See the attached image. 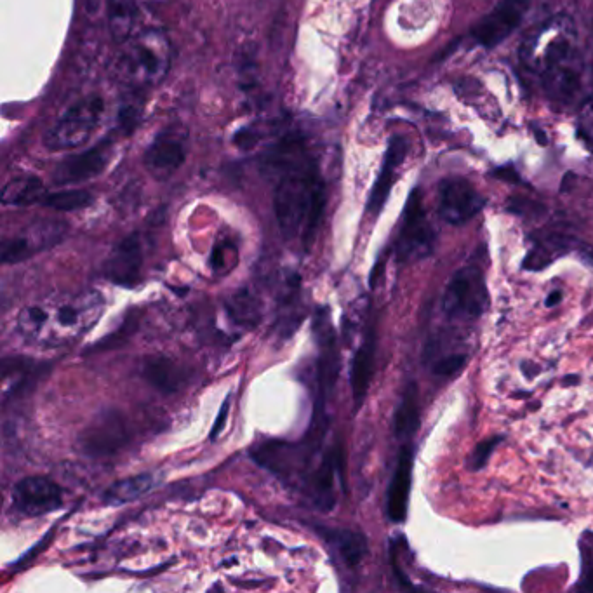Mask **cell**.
Wrapping results in <instances>:
<instances>
[{
	"label": "cell",
	"mask_w": 593,
	"mask_h": 593,
	"mask_svg": "<svg viewBox=\"0 0 593 593\" xmlns=\"http://www.w3.org/2000/svg\"><path fill=\"white\" fill-rule=\"evenodd\" d=\"M320 338V388L322 394L331 392L338 378V352H336V341H334L333 331L326 320H320V326L317 324Z\"/></svg>",
	"instance_id": "44dd1931"
},
{
	"label": "cell",
	"mask_w": 593,
	"mask_h": 593,
	"mask_svg": "<svg viewBox=\"0 0 593 593\" xmlns=\"http://www.w3.org/2000/svg\"><path fill=\"white\" fill-rule=\"evenodd\" d=\"M501 437H496V439H487L484 442H480L479 446L475 447L474 454H472V458L468 461V467L472 468V470H479V468L484 467L486 465L487 460H489V456L493 454L494 449L496 446L500 444Z\"/></svg>",
	"instance_id": "f1b7e54d"
},
{
	"label": "cell",
	"mask_w": 593,
	"mask_h": 593,
	"mask_svg": "<svg viewBox=\"0 0 593 593\" xmlns=\"http://www.w3.org/2000/svg\"><path fill=\"white\" fill-rule=\"evenodd\" d=\"M188 154V134L183 126H169L155 136L145 154V166L155 178H169L180 169Z\"/></svg>",
	"instance_id": "9c48e42d"
},
{
	"label": "cell",
	"mask_w": 593,
	"mask_h": 593,
	"mask_svg": "<svg viewBox=\"0 0 593 593\" xmlns=\"http://www.w3.org/2000/svg\"><path fill=\"white\" fill-rule=\"evenodd\" d=\"M112 152H114V141L103 140L80 154L70 155L67 159L61 160L54 169V183L65 187V185H75V183L96 178L98 174L105 171V167L112 159Z\"/></svg>",
	"instance_id": "5bb4252c"
},
{
	"label": "cell",
	"mask_w": 593,
	"mask_h": 593,
	"mask_svg": "<svg viewBox=\"0 0 593 593\" xmlns=\"http://www.w3.org/2000/svg\"><path fill=\"white\" fill-rule=\"evenodd\" d=\"M141 265L143 254L140 237L138 234L129 235L108 256L103 265V275L119 286L134 287L140 282Z\"/></svg>",
	"instance_id": "9a60e30c"
},
{
	"label": "cell",
	"mask_w": 593,
	"mask_h": 593,
	"mask_svg": "<svg viewBox=\"0 0 593 593\" xmlns=\"http://www.w3.org/2000/svg\"><path fill=\"white\" fill-rule=\"evenodd\" d=\"M489 305L486 277L479 267L461 268L447 284L442 308L451 319H479Z\"/></svg>",
	"instance_id": "8992f818"
},
{
	"label": "cell",
	"mask_w": 593,
	"mask_h": 593,
	"mask_svg": "<svg viewBox=\"0 0 593 593\" xmlns=\"http://www.w3.org/2000/svg\"><path fill=\"white\" fill-rule=\"evenodd\" d=\"M585 65L580 49L567 35H555L541 58V82L548 98L571 105L583 86Z\"/></svg>",
	"instance_id": "3957f363"
},
{
	"label": "cell",
	"mask_w": 593,
	"mask_h": 593,
	"mask_svg": "<svg viewBox=\"0 0 593 593\" xmlns=\"http://www.w3.org/2000/svg\"><path fill=\"white\" fill-rule=\"evenodd\" d=\"M334 468H336L334 456L327 454L326 460L322 461V465L310 482L315 503L327 510L334 505Z\"/></svg>",
	"instance_id": "d4e9b609"
},
{
	"label": "cell",
	"mask_w": 593,
	"mask_h": 593,
	"mask_svg": "<svg viewBox=\"0 0 593 593\" xmlns=\"http://www.w3.org/2000/svg\"><path fill=\"white\" fill-rule=\"evenodd\" d=\"M272 166L279 174L274 207L282 237L286 240L301 237L305 249H310L326 209V185L319 167L294 136L280 145Z\"/></svg>",
	"instance_id": "6da1fadb"
},
{
	"label": "cell",
	"mask_w": 593,
	"mask_h": 593,
	"mask_svg": "<svg viewBox=\"0 0 593 593\" xmlns=\"http://www.w3.org/2000/svg\"><path fill=\"white\" fill-rule=\"evenodd\" d=\"M406 155V138L394 136L388 143L387 154H385V160H383V166H381L380 176L374 183L373 192L369 195V202H367V211L373 216H378L383 206L387 204L388 195H390L392 187H394L397 169L402 166Z\"/></svg>",
	"instance_id": "2e32d148"
},
{
	"label": "cell",
	"mask_w": 593,
	"mask_h": 593,
	"mask_svg": "<svg viewBox=\"0 0 593 593\" xmlns=\"http://www.w3.org/2000/svg\"><path fill=\"white\" fill-rule=\"evenodd\" d=\"M411 480H413V449L402 447L399 463L388 487L387 512L388 517L394 520L395 524L406 520Z\"/></svg>",
	"instance_id": "e0dca14e"
},
{
	"label": "cell",
	"mask_w": 593,
	"mask_h": 593,
	"mask_svg": "<svg viewBox=\"0 0 593 593\" xmlns=\"http://www.w3.org/2000/svg\"><path fill=\"white\" fill-rule=\"evenodd\" d=\"M105 114V101L98 94H89L82 100L75 101L53 126L44 134V147L53 152H70L84 147L93 138L100 127Z\"/></svg>",
	"instance_id": "277c9868"
},
{
	"label": "cell",
	"mask_w": 593,
	"mask_h": 593,
	"mask_svg": "<svg viewBox=\"0 0 593 593\" xmlns=\"http://www.w3.org/2000/svg\"><path fill=\"white\" fill-rule=\"evenodd\" d=\"M434 244V228L430 225L427 213H425L420 190H414L407 200L404 221H402V228H400L397 244H395L397 260L406 263V261L427 258L428 254L432 253Z\"/></svg>",
	"instance_id": "52a82bcc"
},
{
	"label": "cell",
	"mask_w": 593,
	"mask_h": 593,
	"mask_svg": "<svg viewBox=\"0 0 593 593\" xmlns=\"http://www.w3.org/2000/svg\"><path fill=\"white\" fill-rule=\"evenodd\" d=\"M465 364H467V355H449V357H444L439 362H435L434 373L439 374V376L451 378L453 374L460 373L461 369L465 367Z\"/></svg>",
	"instance_id": "83f0119b"
},
{
	"label": "cell",
	"mask_w": 593,
	"mask_h": 593,
	"mask_svg": "<svg viewBox=\"0 0 593 593\" xmlns=\"http://www.w3.org/2000/svg\"><path fill=\"white\" fill-rule=\"evenodd\" d=\"M46 194V188L39 178L21 176L9 181L4 187L2 202L6 206H32V204H42Z\"/></svg>",
	"instance_id": "cb8c5ba5"
},
{
	"label": "cell",
	"mask_w": 593,
	"mask_h": 593,
	"mask_svg": "<svg viewBox=\"0 0 593 593\" xmlns=\"http://www.w3.org/2000/svg\"><path fill=\"white\" fill-rule=\"evenodd\" d=\"M91 204H93V194L87 190H61L54 194H46L42 200V206L51 207L54 211H61V213L79 211Z\"/></svg>",
	"instance_id": "4316f807"
},
{
	"label": "cell",
	"mask_w": 593,
	"mask_h": 593,
	"mask_svg": "<svg viewBox=\"0 0 593 593\" xmlns=\"http://www.w3.org/2000/svg\"><path fill=\"white\" fill-rule=\"evenodd\" d=\"M105 310V300L96 291L56 294L28 305L18 315V333L30 345L60 347L93 329Z\"/></svg>",
	"instance_id": "7a4b0ae2"
},
{
	"label": "cell",
	"mask_w": 593,
	"mask_h": 593,
	"mask_svg": "<svg viewBox=\"0 0 593 593\" xmlns=\"http://www.w3.org/2000/svg\"><path fill=\"white\" fill-rule=\"evenodd\" d=\"M374 357H376V336H374V329H371L366 334V340L360 345L354 362H352L350 383H352V392H354L355 406L357 407L366 399L367 390L373 380Z\"/></svg>",
	"instance_id": "ac0fdd59"
},
{
	"label": "cell",
	"mask_w": 593,
	"mask_h": 593,
	"mask_svg": "<svg viewBox=\"0 0 593 593\" xmlns=\"http://www.w3.org/2000/svg\"><path fill=\"white\" fill-rule=\"evenodd\" d=\"M578 126H580L581 138L593 147V93L581 108Z\"/></svg>",
	"instance_id": "f546056e"
},
{
	"label": "cell",
	"mask_w": 593,
	"mask_h": 593,
	"mask_svg": "<svg viewBox=\"0 0 593 593\" xmlns=\"http://www.w3.org/2000/svg\"><path fill=\"white\" fill-rule=\"evenodd\" d=\"M560 300H562V293L560 291H554L547 298V307H555Z\"/></svg>",
	"instance_id": "836d02e7"
},
{
	"label": "cell",
	"mask_w": 593,
	"mask_h": 593,
	"mask_svg": "<svg viewBox=\"0 0 593 593\" xmlns=\"http://www.w3.org/2000/svg\"><path fill=\"white\" fill-rule=\"evenodd\" d=\"M126 420L117 411H107L80 435V447L89 456H108L120 451L129 442Z\"/></svg>",
	"instance_id": "7c38bea8"
},
{
	"label": "cell",
	"mask_w": 593,
	"mask_h": 593,
	"mask_svg": "<svg viewBox=\"0 0 593 593\" xmlns=\"http://www.w3.org/2000/svg\"><path fill=\"white\" fill-rule=\"evenodd\" d=\"M529 2L531 0H500L498 6L472 28L474 39L487 49L501 44L524 20Z\"/></svg>",
	"instance_id": "4fadbf2b"
},
{
	"label": "cell",
	"mask_w": 593,
	"mask_h": 593,
	"mask_svg": "<svg viewBox=\"0 0 593 593\" xmlns=\"http://www.w3.org/2000/svg\"><path fill=\"white\" fill-rule=\"evenodd\" d=\"M159 484V474H140L119 480L105 491V501L110 505H126L150 493Z\"/></svg>",
	"instance_id": "7402d4cb"
},
{
	"label": "cell",
	"mask_w": 593,
	"mask_h": 593,
	"mask_svg": "<svg viewBox=\"0 0 593 593\" xmlns=\"http://www.w3.org/2000/svg\"><path fill=\"white\" fill-rule=\"evenodd\" d=\"M143 376L152 387L157 388L162 394L178 392L185 381V373L181 371V367L167 357L148 359L143 366Z\"/></svg>",
	"instance_id": "ffe728a7"
},
{
	"label": "cell",
	"mask_w": 593,
	"mask_h": 593,
	"mask_svg": "<svg viewBox=\"0 0 593 593\" xmlns=\"http://www.w3.org/2000/svg\"><path fill=\"white\" fill-rule=\"evenodd\" d=\"M580 588L581 590H587V592H593V559L588 560L587 564H585Z\"/></svg>",
	"instance_id": "1f68e13d"
},
{
	"label": "cell",
	"mask_w": 593,
	"mask_h": 593,
	"mask_svg": "<svg viewBox=\"0 0 593 593\" xmlns=\"http://www.w3.org/2000/svg\"><path fill=\"white\" fill-rule=\"evenodd\" d=\"M227 310L230 319L239 326L254 327L260 322V305L249 291L235 294L234 298L228 301Z\"/></svg>",
	"instance_id": "484cf974"
},
{
	"label": "cell",
	"mask_w": 593,
	"mask_h": 593,
	"mask_svg": "<svg viewBox=\"0 0 593 593\" xmlns=\"http://www.w3.org/2000/svg\"><path fill=\"white\" fill-rule=\"evenodd\" d=\"M420 425V394L416 383H409L395 411V435L400 440L411 439Z\"/></svg>",
	"instance_id": "603a6c76"
},
{
	"label": "cell",
	"mask_w": 593,
	"mask_h": 593,
	"mask_svg": "<svg viewBox=\"0 0 593 593\" xmlns=\"http://www.w3.org/2000/svg\"><path fill=\"white\" fill-rule=\"evenodd\" d=\"M169 60V44L164 35L148 32L129 42L120 58V74L131 86H157L167 75Z\"/></svg>",
	"instance_id": "5b68a950"
},
{
	"label": "cell",
	"mask_w": 593,
	"mask_h": 593,
	"mask_svg": "<svg viewBox=\"0 0 593 593\" xmlns=\"http://www.w3.org/2000/svg\"><path fill=\"white\" fill-rule=\"evenodd\" d=\"M496 178H500V180H519V178H517V174H515L514 169H508V167H505V169H500V171H496Z\"/></svg>",
	"instance_id": "d6a6232c"
},
{
	"label": "cell",
	"mask_w": 593,
	"mask_h": 593,
	"mask_svg": "<svg viewBox=\"0 0 593 593\" xmlns=\"http://www.w3.org/2000/svg\"><path fill=\"white\" fill-rule=\"evenodd\" d=\"M230 397H228L225 402H223V406H221L220 414H218V418L214 421L213 432H211V439L216 440V437L221 434V430L225 428V423L228 420V411H230Z\"/></svg>",
	"instance_id": "4dcf8cb0"
},
{
	"label": "cell",
	"mask_w": 593,
	"mask_h": 593,
	"mask_svg": "<svg viewBox=\"0 0 593 593\" xmlns=\"http://www.w3.org/2000/svg\"><path fill=\"white\" fill-rule=\"evenodd\" d=\"M484 197L465 178H447L439 185V214L449 225H465L482 211Z\"/></svg>",
	"instance_id": "30bf717a"
},
{
	"label": "cell",
	"mask_w": 593,
	"mask_h": 593,
	"mask_svg": "<svg viewBox=\"0 0 593 593\" xmlns=\"http://www.w3.org/2000/svg\"><path fill=\"white\" fill-rule=\"evenodd\" d=\"M63 503L61 487L49 477L32 475L13 489V507L27 517H40L58 510Z\"/></svg>",
	"instance_id": "8fae6325"
},
{
	"label": "cell",
	"mask_w": 593,
	"mask_h": 593,
	"mask_svg": "<svg viewBox=\"0 0 593 593\" xmlns=\"http://www.w3.org/2000/svg\"><path fill=\"white\" fill-rule=\"evenodd\" d=\"M320 536L331 545L336 554L340 555L341 560L347 566H359L367 555V540L360 533L350 531V529H327L320 527Z\"/></svg>",
	"instance_id": "d6986e66"
},
{
	"label": "cell",
	"mask_w": 593,
	"mask_h": 593,
	"mask_svg": "<svg viewBox=\"0 0 593 593\" xmlns=\"http://www.w3.org/2000/svg\"><path fill=\"white\" fill-rule=\"evenodd\" d=\"M67 227L61 221H37L34 225L25 228L20 235L2 242V263L13 265L32 258L35 254L53 247L65 237Z\"/></svg>",
	"instance_id": "ba28073f"
}]
</instances>
